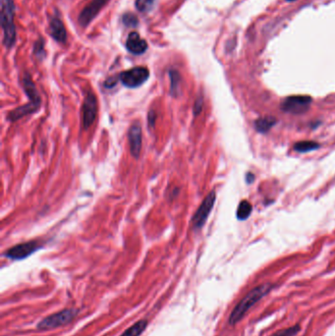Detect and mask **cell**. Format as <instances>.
<instances>
[{
	"label": "cell",
	"instance_id": "8",
	"mask_svg": "<svg viewBox=\"0 0 335 336\" xmlns=\"http://www.w3.org/2000/svg\"><path fill=\"white\" fill-rule=\"evenodd\" d=\"M97 114H98L97 97L91 91H88L83 106V123L85 129H88L94 122Z\"/></svg>",
	"mask_w": 335,
	"mask_h": 336
},
{
	"label": "cell",
	"instance_id": "17",
	"mask_svg": "<svg viewBox=\"0 0 335 336\" xmlns=\"http://www.w3.org/2000/svg\"><path fill=\"white\" fill-rule=\"evenodd\" d=\"M319 148L318 142L313 141H298L294 146V150L298 153H308L315 151Z\"/></svg>",
	"mask_w": 335,
	"mask_h": 336
},
{
	"label": "cell",
	"instance_id": "7",
	"mask_svg": "<svg viewBox=\"0 0 335 336\" xmlns=\"http://www.w3.org/2000/svg\"><path fill=\"white\" fill-rule=\"evenodd\" d=\"M40 248V245L37 241H30L26 243H22L16 245L14 247L9 249L4 256L11 259V260H23L34 254Z\"/></svg>",
	"mask_w": 335,
	"mask_h": 336
},
{
	"label": "cell",
	"instance_id": "21",
	"mask_svg": "<svg viewBox=\"0 0 335 336\" xmlns=\"http://www.w3.org/2000/svg\"><path fill=\"white\" fill-rule=\"evenodd\" d=\"M157 0H137L136 6L141 12H147L153 8Z\"/></svg>",
	"mask_w": 335,
	"mask_h": 336
},
{
	"label": "cell",
	"instance_id": "6",
	"mask_svg": "<svg viewBox=\"0 0 335 336\" xmlns=\"http://www.w3.org/2000/svg\"><path fill=\"white\" fill-rule=\"evenodd\" d=\"M215 199H216V195L214 191H212L203 201L202 205L200 206V208L195 213L193 220H192L195 229H200L205 225L210 213L212 212V208L214 206Z\"/></svg>",
	"mask_w": 335,
	"mask_h": 336
},
{
	"label": "cell",
	"instance_id": "25",
	"mask_svg": "<svg viewBox=\"0 0 335 336\" xmlns=\"http://www.w3.org/2000/svg\"><path fill=\"white\" fill-rule=\"evenodd\" d=\"M116 83H117V80L115 78H110V79L106 80L105 85H106V88H112L116 85Z\"/></svg>",
	"mask_w": 335,
	"mask_h": 336
},
{
	"label": "cell",
	"instance_id": "1",
	"mask_svg": "<svg viewBox=\"0 0 335 336\" xmlns=\"http://www.w3.org/2000/svg\"><path fill=\"white\" fill-rule=\"evenodd\" d=\"M272 288L273 286L270 283H265L251 290L247 295L236 305V307L231 312L228 319L230 325L237 324L246 316L248 311L262 298L266 296L271 291Z\"/></svg>",
	"mask_w": 335,
	"mask_h": 336
},
{
	"label": "cell",
	"instance_id": "26",
	"mask_svg": "<svg viewBox=\"0 0 335 336\" xmlns=\"http://www.w3.org/2000/svg\"><path fill=\"white\" fill-rule=\"evenodd\" d=\"M254 180H255V175L253 173H251V172L247 173L246 181H247L248 184H252L254 182Z\"/></svg>",
	"mask_w": 335,
	"mask_h": 336
},
{
	"label": "cell",
	"instance_id": "5",
	"mask_svg": "<svg viewBox=\"0 0 335 336\" xmlns=\"http://www.w3.org/2000/svg\"><path fill=\"white\" fill-rule=\"evenodd\" d=\"M312 103V98L308 95H292L284 100L281 105L283 111L292 114H301L307 111Z\"/></svg>",
	"mask_w": 335,
	"mask_h": 336
},
{
	"label": "cell",
	"instance_id": "15",
	"mask_svg": "<svg viewBox=\"0 0 335 336\" xmlns=\"http://www.w3.org/2000/svg\"><path fill=\"white\" fill-rule=\"evenodd\" d=\"M276 124V119L272 116H266L258 119L255 122V128L260 133H266Z\"/></svg>",
	"mask_w": 335,
	"mask_h": 336
},
{
	"label": "cell",
	"instance_id": "24",
	"mask_svg": "<svg viewBox=\"0 0 335 336\" xmlns=\"http://www.w3.org/2000/svg\"><path fill=\"white\" fill-rule=\"evenodd\" d=\"M202 108H203V99H202V98H199V99L196 101V104H195V114H199V113L201 112Z\"/></svg>",
	"mask_w": 335,
	"mask_h": 336
},
{
	"label": "cell",
	"instance_id": "18",
	"mask_svg": "<svg viewBox=\"0 0 335 336\" xmlns=\"http://www.w3.org/2000/svg\"><path fill=\"white\" fill-rule=\"evenodd\" d=\"M253 211V207L251 205V203H249L248 201H242L239 206H238V210H237V217L240 220H246L248 217L251 215Z\"/></svg>",
	"mask_w": 335,
	"mask_h": 336
},
{
	"label": "cell",
	"instance_id": "22",
	"mask_svg": "<svg viewBox=\"0 0 335 336\" xmlns=\"http://www.w3.org/2000/svg\"><path fill=\"white\" fill-rule=\"evenodd\" d=\"M122 21H123L124 25L127 26V27H131V28H134V27H137L138 26V18L136 17L134 14L132 13H127V14H124L123 18H122Z\"/></svg>",
	"mask_w": 335,
	"mask_h": 336
},
{
	"label": "cell",
	"instance_id": "3",
	"mask_svg": "<svg viewBox=\"0 0 335 336\" xmlns=\"http://www.w3.org/2000/svg\"><path fill=\"white\" fill-rule=\"evenodd\" d=\"M79 315L78 309H64L40 320L36 327L38 330H52L54 328L66 325Z\"/></svg>",
	"mask_w": 335,
	"mask_h": 336
},
{
	"label": "cell",
	"instance_id": "12",
	"mask_svg": "<svg viewBox=\"0 0 335 336\" xmlns=\"http://www.w3.org/2000/svg\"><path fill=\"white\" fill-rule=\"evenodd\" d=\"M51 35L58 42H65L67 38V33L64 24L58 17H53L51 21Z\"/></svg>",
	"mask_w": 335,
	"mask_h": 336
},
{
	"label": "cell",
	"instance_id": "23",
	"mask_svg": "<svg viewBox=\"0 0 335 336\" xmlns=\"http://www.w3.org/2000/svg\"><path fill=\"white\" fill-rule=\"evenodd\" d=\"M34 53L35 55L40 58L41 56H44V47H43V42L41 39H39L35 44V49H34Z\"/></svg>",
	"mask_w": 335,
	"mask_h": 336
},
{
	"label": "cell",
	"instance_id": "10",
	"mask_svg": "<svg viewBox=\"0 0 335 336\" xmlns=\"http://www.w3.org/2000/svg\"><path fill=\"white\" fill-rule=\"evenodd\" d=\"M129 145H130V151L133 157L139 158L141 154V127L139 122H135L132 124L129 130Z\"/></svg>",
	"mask_w": 335,
	"mask_h": 336
},
{
	"label": "cell",
	"instance_id": "13",
	"mask_svg": "<svg viewBox=\"0 0 335 336\" xmlns=\"http://www.w3.org/2000/svg\"><path fill=\"white\" fill-rule=\"evenodd\" d=\"M23 87L25 88V91L27 93V95L30 99V102L35 103L40 106V95L37 91V89L35 88V84L33 82V80L31 79L30 75L26 74L23 78Z\"/></svg>",
	"mask_w": 335,
	"mask_h": 336
},
{
	"label": "cell",
	"instance_id": "14",
	"mask_svg": "<svg viewBox=\"0 0 335 336\" xmlns=\"http://www.w3.org/2000/svg\"><path fill=\"white\" fill-rule=\"evenodd\" d=\"M39 105L37 104H35V103H32L30 102L27 106H21V107H18L16 109H14L13 111H11L8 115V119L10 121H16L18 119L28 115V114H31V113H34L35 111H36L38 108H39Z\"/></svg>",
	"mask_w": 335,
	"mask_h": 336
},
{
	"label": "cell",
	"instance_id": "11",
	"mask_svg": "<svg viewBox=\"0 0 335 336\" xmlns=\"http://www.w3.org/2000/svg\"><path fill=\"white\" fill-rule=\"evenodd\" d=\"M126 47L129 53H133L135 55H140L147 52L148 43L143 38H141L138 33L132 32L128 35Z\"/></svg>",
	"mask_w": 335,
	"mask_h": 336
},
{
	"label": "cell",
	"instance_id": "9",
	"mask_svg": "<svg viewBox=\"0 0 335 336\" xmlns=\"http://www.w3.org/2000/svg\"><path fill=\"white\" fill-rule=\"evenodd\" d=\"M109 0H91L82 10L79 16V23L82 27H87L97 17L100 11L106 6Z\"/></svg>",
	"mask_w": 335,
	"mask_h": 336
},
{
	"label": "cell",
	"instance_id": "19",
	"mask_svg": "<svg viewBox=\"0 0 335 336\" xmlns=\"http://www.w3.org/2000/svg\"><path fill=\"white\" fill-rule=\"evenodd\" d=\"M301 331V326L299 324L284 328L281 330L276 331L274 334L271 336H296Z\"/></svg>",
	"mask_w": 335,
	"mask_h": 336
},
{
	"label": "cell",
	"instance_id": "4",
	"mask_svg": "<svg viewBox=\"0 0 335 336\" xmlns=\"http://www.w3.org/2000/svg\"><path fill=\"white\" fill-rule=\"evenodd\" d=\"M150 77V72L146 67H135L130 70L122 72L118 79L125 87L130 88H138L141 86Z\"/></svg>",
	"mask_w": 335,
	"mask_h": 336
},
{
	"label": "cell",
	"instance_id": "2",
	"mask_svg": "<svg viewBox=\"0 0 335 336\" xmlns=\"http://www.w3.org/2000/svg\"><path fill=\"white\" fill-rule=\"evenodd\" d=\"M14 11L13 0H1V28L3 31V43L7 49H11L16 41Z\"/></svg>",
	"mask_w": 335,
	"mask_h": 336
},
{
	"label": "cell",
	"instance_id": "20",
	"mask_svg": "<svg viewBox=\"0 0 335 336\" xmlns=\"http://www.w3.org/2000/svg\"><path fill=\"white\" fill-rule=\"evenodd\" d=\"M170 76V81H171V94L172 95H177V91L179 90V85H180V75L177 71H170L169 73Z\"/></svg>",
	"mask_w": 335,
	"mask_h": 336
},
{
	"label": "cell",
	"instance_id": "16",
	"mask_svg": "<svg viewBox=\"0 0 335 336\" xmlns=\"http://www.w3.org/2000/svg\"><path fill=\"white\" fill-rule=\"evenodd\" d=\"M147 326H148L147 319L138 320L135 324L131 325L128 329H126L120 336H140L145 331Z\"/></svg>",
	"mask_w": 335,
	"mask_h": 336
},
{
	"label": "cell",
	"instance_id": "27",
	"mask_svg": "<svg viewBox=\"0 0 335 336\" xmlns=\"http://www.w3.org/2000/svg\"><path fill=\"white\" fill-rule=\"evenodd\" d=\"M287 1H290V2H291V1H295V0H287Z\"/></svg>",
	"mask_w": 335,
	"mask_h": 336
}]
</instances>
